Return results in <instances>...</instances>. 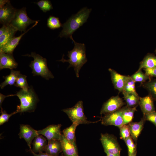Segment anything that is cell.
<instances>
[{
	"label": "cell",
	"mask_w": 156,
	"mask_h": 156,
	"mask_svg": "<svg viewBox=\"0 0 156 156\" xmlns=\"http://www.w3.org/2000/svg\"><path fill=\"white\" fill-rule=\"evenodd\" d=\"M119 128L120 138L125 142L126 139L130 136L129 125H124Z\"/></svg>",
	"instance_id": "obj_34"
},
{
	"label": "cell",
	"mask_w": 156,
	"mask_h": 156,
	"mask_svg": "<svg viewBox=\"0 0 156 156\" xmlns=\"http://www.w3.org/2000/svg\"><path fill=\"white\" fill-rule=\"evenodd\" d=\"M16 94L20 101V104L17 106L16 111L17 113L34 111L38 99L32 87H29L27 91L21 89Z\"/></svg>",
	"instance_id": "obj_3"
},
{
	"label": "cell",
	"mask_w": 156,
	"mask_h": 156,
	"mask_svg": "<svg viewBox=\"0 0 156 156\" xmlns=\"http://www.w3.org/2000/svg\"><path fill=\"white\" fill-rule=\"evenodd\" d=\"M62 111L66 113L73 123L78 125L89 124L97 122L88 120L84 113L83 102L78 101L73 107L64 109Z\"/></svg>",
	"instance_id": "obj_5"
},
{
	"label": "cell",
	"mask_w": 156,
	"mask_h": 156,
	"mask_svg": "<svg viewBox=\"0 0 156 156\" xmlns=\"http://www.w3.org/2000/svg\"><path fill=\"white\" fill-rule=\"evenodd\" d=\"M145 120L148 121L156 127V112L154 111L143 115Z\"/></svg>",
	"instance_id": "obj_36"
},
{
	"label": "cell",
	"mask_w": 156,
	"mask_h": 156,
	"mask_svg": "<svg viewBox=\"0 0 156 156\" xmlns=\"http://www.w3.org/2000/svg\"><path fill=\"white\" fill-rule=\"evenodd\" d=\"M100 140L106 154L120 156L121 148L116 137L108 133H101Z\"/></svg>",
	"instance_id": "obj_6"
},
{
	"label": "cell",
	"mask_w": 156,
	"mask_h": 156,
	"mask_svg": "<svg viewBox=\"0 0 156 156\" xmlns=\"http://www.w3.org/2000/svg\"><path fill=\"white\" fill-rule=\"evenodd\" d=\"M7 28V25H3L0 29V36L2 35L6 31Z\"/></svg>",
	"instance_id": "obj_40"
},
{
	"label": "cell",
	"mask_w": 156,
	"mask_h": 156,
	"mask_svg": "<svg viewBox=\"0 0 156 156\" xmlns=\"http://www.w3.org/2000/svg\"><path fill=\"white\" fill-rule=\"evenodd\" d=\"M18 63L14 59L13 54L0 52V69L9 68L10 70L16 68Z\"/></svg>",
	"instance_id": "obj_16"
},
{
	"label": "cell",
	"mask_w": 156,
	"mask_h": 156,
	"mask_svg": "<svg viewBox=\"0 0 156 156\" xmlns=\"http://www.w3.org/2000/svg\"><path fill=\"white\" fill-rule=\"evenodd\" d=\"M145 121L143 117L138 122H131L128 124L130 136L134 141L137 140L143 128Z\"/></svg>",
	"instance_id": "obj_18"
},
{
	"label": "cell",
	"mask_w": 156,
	"mask_h": 156,
	"mask_svg": "<svg viewBox=\"0 0 156 156\" xmlns=\"http://www.w3.org/2000/svg\"><path fill=\"white\" fill-rule=\"evenodd\" d=\"M38 135L37 131L28 125H20L18 134L20 139H24L30 148L31 149V144L33 140Z\"/></svg>",
	"instance_id": "obj_13"
},
{
	"label": "cell",
	"mask_w": 156,
	"mask_h": 156,
	"mask_svg": "<svg viewBox=\"0 0 156 156\" xmlns=\"http://www.w3.org/2000/svg\"><path fill=\"white\" fill-rule=\"evenodd\" d=\"M1 109V114L0 116V125H2L8 121L9 118L12 115L17 113L16 111L9 114H8L5 110Z\"/></svg>",
	"instance_id": "obj_35"
},
{
	"label": "cell",
	"mask_w": 156,
	"mask_h": 156,
	"mask_svg": "<svg viewBox=\"0 0 156 156\" xmlns=\"http://www.w3.org/2000/svg\"><path fill=\"white\" fill-rule=\"evenodd\" d=\"M91 11V8L84 7L73 15L62 24L63 29L59 36L70 38L74 32L87 21Z\"/></svg>",
	"instance_id": "obj_2"
},
{
	"label": "cell",
	"mask_w": 156,
	"mask_h": 156,
	"mask_svg": "<svg viewBox=\"0 0 156 156\" xmlns=\"http://www.w3.org/2000/svg\"><path fill=\"white\" fill-rule=\"evenodd\" d=\"M107 156H118L113 154H106Z\"/></svg>",
	"instance_id": "obj_42"
},
{
	"label": "cell",
	"mask_w": 156,
	"mask_h": 156,
	"mask_svg": "<svg viewBox=\"0 0 156 156\" xmlns=\"http://www.w3.org/2000/svg\"><path fill=\"white\" fill-rule=\"evenodd\" d=\"M30 151L34 156H54L49 154L46 153H43L42 152H40L38 154H37L36 153L32 151V150Z\"/></svg>",
	"instance_id": "obj_39"
},
{
	"label": "cell",
	"mask_w": 156,
	"mask_h": 156,
	"mask_svg": "<svg viewBox=\"0 0 156 156\" xmlns=\"http://www.w3.org/2000/svg\"><path fill=\"white\" fill-rule=\"evenodd\" d=\"M39 21H38L29 29H28L19 36L17 37H14L12 38L0 49V52H2L6 53L13 54V52L14 49L18 44L19 42L23 35L36 26Z\"/></svg>",
	"instance_id": "obj_14"
},
{
	"label": "cell",
	"mask_w": 156,
	"mask_h": 156,
	"mask_svg": "<svg viewBox=\"0 0 156 156\" xmlns=\"http://www.w3.org/2000/svg\"><path fill=\"white\" fill-rule=\"evenodd\" d=\"M61 124L50 125L42 130L37 131L38 135L44 136L48 141L53 140L60 141L61 133Z\"/></svg>",
	"instance_id": "obj_10"
},
{
	"label": "cell",
	"mask_w": 156,
	"mask_h": 156,
	"mask_svg": "<svg viewBox=\"0 0 156 156\" xmlns=\"http://www.w3.org/2000/svg\"><path fill=\"white\" fill-rule=\"evenodd\" d=\"M32 57L34 60L31 61L29 66L32 70L33 76H40L47 80L53 78L54 77L49 70L47 63V59L35 52H31L30 54L24 55Z\"/></svg>",
	"instance_id": "obj_4"
},
{
	"label": "cell",
	"mask_w": 156,
	"mask_h": 156,
	"mask_svg": "<svg viewBox=\"0 0 156 156\" xmlns=\"http://www.w3.org/2000/svg\"><path fill=\"white\" fill-rule=\"evenodd\" d=\"M135 83L130 77L126 83L123 92L138 95L135 89Z\"/></svg>",
	"instance_id": "obj_31"
},
{
	"label": "cell",
	"mask_w": 156,
	"mask_h": 156,
	"mask_svg": "<svg viewBox=\"0 0 156 156\" xmlns=\"http://www.w3.org/2000/svg\"><path fill=\"white\" fill-rule=\"evenodd\" d=\"M61 156H65L64 155H63L62 154V155Z\"/></svg>",
	"instance_id": "obj_44"
},
{
	"label": "cell",
	"mask_w": 156,
	"mask_h": 156,
	"mask_svg": "<svg viewBox=\"0 0 156 156\" xmlns=\"http://www.w3.org/2000/svg\"><path fill=\"white\" fill-rule=\"evenodd\" d=\"M60 141L62 151L65 156H79L76 144L69 142L63 134H61Z\"/></svg>",
	"instance_id": "obj_15"
},
{
	"label": "cell",
	"mask_w": 156,
	"mask_h": 156,
	"mask_svg": "<svg viewBox=\"0 0 156 156\" xmlns=\"http://www.w3.org/2000/svg\"><path fill=\"white\" fill-rule=\"evenodd\" d=\"M153 68H156V56L153 54L148 53L140 62L138 70Z\"/></svg>",
	"instance_id": "obj_21"
},
{
	"label": "cell",
	"mask_w": 156,
	"mask_h": 156,
	"mask_svg": "<svg viewBox=\"0 0 156 156\" xmlns=\"http://www.w3.org/2000/svg\"><path fill=\"white\" fill-rule=\"evenodd\" d=\"M136 153H136L133 155L132 156H136Z\"/></svg>",
	"instance_id": "obj_43"
},
{
	"label": "cell",
	"mask_w": 156,
	"mask_h": 156,
	"mask_svg": "<svg viewBox=\"0 0 156 156\" xmlns=\"http://www.w3.org/2000/svg\"><path fill=\"white\" fill-rule=\"evenodd\" d=\"M17 31L10 24L7 25L6 31L0 36V49L15 37L14 35Z\"/></svg>",
	"instance_id": "obj_20"
},
{
	"label": "cell",
	"mask_w": 156,
	"mask_h": 156,
	"mask_svg": "<svg viewBox=\"0 0 156 156\" xmlns=\"http://www.w3.org/2000/svg\"><path fill=\"white\" fill-rule=\"evenodd\" d=\"M124 104L122 99L118 95L112 96L103 104L100 114L105 115L115 112L121 108Z\"/></svg>",
	"instance_id": "obj_8"
},
{
	"label": "cell",
	"mask_w": 156,
	"mask_h": 156,
	"mask_svg": "<svg viewBox=\"0 0 156 156\" xmlns=\"http://www.w3.org/2000/svg\"><path fill=\"white\" fill-rule=\"evenodd\" d=\"M110 73L111 79L114 87L120 92H122L126 83L130 76L121 75L114 70L111 68L108 69Z\"/></svg>",
	"instance_id": "obj_12"
},
{
	"label": "cell",
	"mask_w": 156,
	"mask_h": 156,
	"mask_svg": "<svg viewBox=\"0 0 156 156\" xmlns=\"http://www.w3.org/2000/svg\"><path fill=\"white\" fill-rule=\"evenodd\" d=\"M73 42L74 47L73 49L68 52V60H66L62 57L59 60L63 63L68 62L69 64V68L73 67L74 69L76 77H79V73L81 67L87 61L86 53V46L84 43L77 42L73 39L70 38Z\"/></svg>",
	"instance_id": "obj_1"
},
{
	"label": "cell",
	"mask_w": 156,
	"mask_h": 156,
	"mask_svg": "<svg viewBox=\"0 0 156 156\" xmlns=\"http://www.w3.org/2000/svg\"><path fill=\"white\" fill-rule=\"evenodd\" d=\"M10 1L9 0H2L0 1V8H1L6 4Z\"/></svg>",
	"instance_id": "obj_41"
},
{
	"label": "cell",
	"mask_w": 156,
	"mask_h": 156,
	"mask_svg": "<svg viewBox=\"0 0 156 156\" xmlns=\"http://www.w3.org/2000/svg\"><path fill=\"white\" fill-rule=\"evenodd\" d=\"M20 74V71L11 69L9 75L6 76H3L5 80L0 85L1 88H3L7 85H14L18 76Z\"/></svg>",
	"instance_id": "obj_24"
},
{
	"label": "cell",
	"mask_w": 156,
	"mask_h": 156,
	"mask_svg": "<svg viewBox=\"0 0 156 156\" xmlns=\"http://www.w3.org/2000/svg\"><path fill=\"white\" fill-rule=\"evenodd\" d=\"M155 53H156V50H155Z\"/></svg>",
	"instance_id": "obj_45"
},
{
	"label": "cell",
	"mask_w": 156,
	"mask_h": 156,
	"mask_svg": "<svg viewBox=\"0 0 156 156\" xmlns=\"http://www.w3.org/2000/svg\"><path fill=\"white\" fill-rule=\"evenodd\" d=\"M16 95V94H11L8 95H5L3 94H2L0 93V106L1 108H2L1 107V105L4 99L6 97L10 96H14Z\"/></svg>",
	"instance_id": "obj_38"
},
{
	"label": "cell",
	"mask_w": 156,
	"mask_h": 156,
	"mask_svg": "<svg viewBox=\"0 0 156 156\" xmlns=\"http://www.w3.org/2000/svg\"><path fill=\"white\" fill-rule=\"evenodd\" d=\"M16 10L11 5L10 1L0 8V22L3 25L10 24L14 18Z\"/></svg>",
	"instance_id": "obj_11"
},
{
	"label": "cell",
	"mask_w": 156,
	"mask_h": 156,
	"mask_svg": "<svg viewBox=\"0 0 156 156\" xmlns=\"http://www.w3.org/2000/svg\"><path fill=\"white\" fill-rule=\"evenodd\" d=\"M138 104L143 115L155 111L153 100L149 95L144 97H139Z\"/></svg>",
	"instance_id": "obj_17"
},
{
	"label": "cell",
	"mask_w": 156,
	"mask_h": 156,
	"mask_svg": "<svg viewBox=\"0 0 156 156\" xmlns=\"http://www.w3.org/2000/svg\"><path fill=\"white\" fill-rule=\"evenodd\" d=\"M124 99L128 107H133L137 106L139 103V95L132 93H128L124 92H122Z\"/></svg>",
	"instance_id": "obj_27"
},
{
	"label": "cell",
	"mask_w": 156,
	"mask_h": 156,
	"mask_svg": "<svg viewBox=\"0 0 156 156\" xmlns=\"http://www.w3.org/2000/svg\"><path fill=\"white\" fill-rule=\"evenodd\" d=\"M58 18L53 16H50L47 19V26L52 29L58 28L62 26Z\"/></svg>",
	"instance_id": "obj_30"
},
{
	"label": "cell",
	"mask_w": 156,
	"mask_h": 156,
	"mask_svg": "<svg viewBox=\"0 0 156 156\" xmlns=\"http://www.w3.org/2000/svg\"><path fill=\"white\" fill-rule=\"evenodd\" d=\"M78 125L77 124L73 123L71 125L64 129L62 131L63 134L66 139L73 144H76L75 130L77 127Z\"/></svg>",
	"instance_id": "obj_23"
},
{
	"label": "cell",
	"mask_w": 156,
	"mask_h": 156,
	"mask_svg": "<svg viewBox=\"0 0 156 156\" xmlns=\"http://www.w3.org/2000/svg\"><path fill=\"white\" fill-rule=\"evenodd\" d=\"M27 76L20 74L18 76L14 86L19 87L25 91H27L29 88L27 80Z\"/></svg>",
	"instance_id": "obj_29"
},
{
	"label": "cell",
	"mask_w": 156,
	"mask_h": 156,
	"mask_svg": "<svg viewBox=\"0 0 156 156\" xmlns=\"http://www.w3.org/2000/svg\"><path fill=\"white\" fill-rule=\"evenodd\" d=\"M148 92L149 94L153 101H156V79H151L141 84Z\"/></svg>",
	"instance_id": "obj_26"
},
{
	"label": "cell",
	"mask_w": 156,
	"mask_h": 156,
	"mask_svg": "<svg viewBox=\"0 0 156 156\" xmlns=\"http://www.w3.org/2000/svg\"><path fill=\"white\" fill-rule=\"evenodd\" d=\"M137 107H130L126 106L121 108L124 125H127L131 122Z\"/></svg>",
	"instance_id": "obj_25"
},
{
	"label": "cell",
	"mask_w": 156,
	"mask_h": 156,
	"mask_svg": "<svg viewBox=\"0 0 156 156\" xmlns=\"http://www.w3.org/2000/svg\"><path fill=\"white\" fill-rule=\"evenodd\" d=\"M47 144L46 139L42 135H38L34 138L32 151L35 153L42 152L44 151Z\"/></svg>",
	"instance_id": "obj_22"
},
{
	"label": "cell",
	"mask_w": 156,
	"mask_h": 156,
	"mask_svg": "<svg viewBox=\"0 0 156 156\" xmlns=\"http://www.w3.org/2000/svg\"><path fill=\"white\" fill-rule=\"evenodd\" d=\"M37 21L31 19L27 15L26 8H23L16 10L14 17L10 24L18 31L25 32L29 25L35 23Z\"/></svg>",
	"instance_id": "obj_7"
},
{
	"label": "cell",
	"mask_w": 156,
	"mask_h": 156,
	"mask_svg": "<svg viewBox=\"0 0 156 156\" xmlns=\"http://www.w3.org/2000/svg\"><path fill=\"white\" fill-rule=\"evenodd\" d=\"M101 123L105 126L113 125L119 128L124 125L121 108L104 115L101 119Z\"/></svg>",
	"instance_id": "obj_9"
},
{
	"label": "cell",
	"mask_w": 156,
	"mask_h": 156,
	"mask_svg": "<svg viewBox=\"0 0 156 156\" xmlns=\"http://www.w3.org/2000/svg\"><path fill=\"white\" fill-rule=\"evenodd\" d=\"M131 78L135 82H139L141 85L148 80H149L151 78L144 73L142 70H137L133 75L130 76Z\"/></svg>",
	"instance_id": "obj_28"
},
{
	"label": "cell",
	"mask_w": 156,
	"mask_h": 156,
	"mask_svg": "<svg viewBox=\"0 0 156 156\" xmlns=\"http://www.w3.org/2000/svg\"><path fill=\"white\" fill-rule=\"evenodd\" d=\"M36 3L38 5L40 9L44 12L53 8L50 1L48 0H41Z\"/></svg>",
	"instance_id": "obj_33"
},
{
	"label": "cell",
	"mask_w": 156,
	"mask_h": 156,
	"mask_svg": "<svg viewBox=\"0 0 156 156\" xmlns=\"http://www.w3.org/2000/svg\"><path fill=\"white\" fill-rule=\"evenodd\" d=\"M44 151L50 155L59 156V154L62 151L61 144L60 141L52 140L48 141Z\"/></svg>",
	"instance_id": "obj_19"
},
{
	"label": "cell",
	"mask_w": 156,
	"mask_h": 156,
	"mask_svg": "<svg viewBox=\"0 0 156 156\" xmlns=\"http://www.w3.org/2000/svg\"><path fill=\"white\" fill-rule=\"evenodd\" d=\"M125 142L127 147L128 156H132L137 153L136 145L131 136L126 139Z\"/></svg>",
	"instance_id": "obj_32"
},
{
	"label": "cell",
	"mask_w": 156,
	"mask_h": 156,
	"mask_svg": "<svg viewBox=\"0 0 156 156\" xmlns=\"http://www.w3.org/2000/svg\"><path fill=\"white\" fill-rule=\"evenodd\" d=\"M144 69L145 74L150 78L152 77H156V68H145Z\"/></svg>",
	"instance_id": "obj_37"
}]
</instances>
